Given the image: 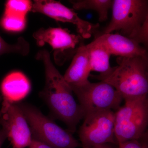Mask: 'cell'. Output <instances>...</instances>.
<instances>
[{
    "mask_svg": "<svg viewBox=\"0 0 148 148\" xmlns=\"http://www.w3.org/2000/svg\"><path fill=\"white\" fill-rule=\"evenodd\" d=\"M36 58L42 61L45 70V85L39 93L40 97L47 104L54 117L64 122L69 131L74 133L84 118V111L74 98L73 90L64 76L53 65L49 52L40 50Z\"/></svg>",
    "mask_w": 148,
    "mask_h": 148,
    "instance_id": "obj_1",
    "label": "cell"
},
{
    "mask_svg": "<svg viewBox=\"0 0 148 148\" xmlns=\"http://www.w3.org/2000/svg\"><path fill=\"white\" fill-rule=\"evenodd\" d=\"M116 61L117 66L108 72L92 77L112 86L124 101L147 96V58L119 57Z\"/></svg>",
    "mask_w": 148,
    "mask_h": 148,
    "instance_id": "obj_2",
    "label": "cell"
},
{
    "mask_svg": "<svg viewBox=\"0 0 148 148\" xmlns=\"http://www.w3.org/2000/svg\"><path fill=\"white\" fill-rule=\"evenodd\" d=\"M18 104L28 122L32 139L53 148L82 147L71 132L58 126L35 106L26 103Z\"/></svg>",
    "mask_w": 148,
    "mask_h": 148,
    "instance_id": "obj_3",
    "label": "cell"
},
{
    "mask_svg": "<svg viewBox=\"0 0 148 148\" xmlns=\"http://www.w3.org/2000/svg\"><path fill=\"white\" fill-rule=\"evenodd\" d=\"M115 112V138L116 144L138 140L147 134L148 96L125 100Z\"/></svg>",
    "mask_w": 148,
    "mask_h": 148,
    "instance_id": "obj_4",
    "label": "cell"
},
{
    "mask_svg": "<svg viewBox=\"0 0 148 148\" xmlns=\"http://www.w3.org/2000/svg\"><path fill=\"white\" fill-rule=\"evenodd\" d=\"M110 22L103 34L114 31L130 38L148 19V1L146 0H114Z\"/></svg>",
    "mask_w": 148,
    "mask_h": 148,
    "instance_id": "obj_5",
    "label": "cell"
},
{
    "mask_svg": "<svg viewBox=\"0 0 148 148\" xmlns=\"http://www.w3.org/2000/svg\"><path fill=\"white\" fill-rule=\"evenodd\" d=\"M78 131L83 148H93L108 143L116 144L115 138V112L99 111L85 115Z\"/></svg>",
    "mask_w": 148,
    "mask_h": 148,
    "instance_id": "obj_6",
    "label": "cell"
},
{
    "mask_svg": "<svg viewBox=\"0 0 148 148\" xmlns=\"http://www.w3.org/2000/svg\"><path fill=\"white\" fill-rule=\"evenodd\" d=\"M71 88L76 95L85 114L99 111L117 110L123 101L119 92L104 82H89Z\"/></svg>",
    "mask_w": 148,
    "mask_h": 148,
    "instance_id": "obj_7",
    "label": "cell"
},
{
    "mask_svg": "<svg viewBox=\"0 0 148 148\" xmlns=\"http://www.w3.org/2000/svg\"><path fill=\"white\" fill-rule=\"evenodd\" d=\"M0 124L13 148H25L32 143V132L18 103L3 99L0 110Z\"/></svg>",
    "mask_w": 148,
    "mask_h": 148,
    "instance_id": "obj_8",
    "label": "cell"
},
{
    "mask_svg": "<svg viewBox=\"0 0 148 148\" xmlns=\"http://www.w3.org/2000/svg\"><path fill=\"white\" fill-rule=\"evenodd\" d=\"M37 45L45 44L55 51L54 59L58 65H62L71 56H74L83 38L79 34H71L68 29L60 27L40 28L33 34Z\"/></svg>",
    "mask_w": 148,
    "mask_h": 148,
    "instance_id": "obj_9",
    "label": "cell"
},
{
    "mask_svg": "<svg viewBox=\"0 0 148 148\" xmlns=\"http://www.w3.org/2000/svg\"><path fill=\"white\" fill-rule=\"evenodd\" d=\"M31 11L42 14L56 21L74 24L83 38H90L99 26V24L84 20L73 10L54 0H35L32 2Z\"/></svg>",
    "mask_w": 148,
    "mask_h": 148,
    "instance_id": "obj_10",
    "label": "cell"
},
{
    "mask_svg": "<svg viewBox=\"0 0 148 148\" xmlns=\"http://www.w3.org/2000/svg\"><path fill=\"white\" fill-rule=\"evenodd\" d=\"M95 39L103 43L111 55L120 57L142 56L147 58V50L134 40L121 34H103Z\"/></svg>",
    "mask_w": 148,
    "mask_h": 148,
    "instance_id": "obj_11",
    "label": "cell"
},
{
    "mask_svg": "<svg viewBox=\"0 0 148 148\" xmlns=\"http://www.w3.org/2000/svg\"><path fill=\"white\" fill-rule=\"evenodd\" d=\"M91 71L87 45L82 43L74 54L64 78L71 88L81 86L90 82L88 77Z\"/></svg>",
    "mask_w": 148,
    "mask_h": 148,
    "instance_id": "obj_12",
    "label": "cell"
},
{
    "mask_svg": "<svg viewBox=\"0 0 148 148\" xmlns=\"http://www.w3.org/2000/svg\"><path fill=\"white\" fill-rule=\"evenodd\" d=\"M27 77L20 72H12L3 79L1 86L3 99L17 103L27 97L31 90Z\"/></svg>",
    "mask_w": 148,
    "mask_h": 148,
    "instance_id": "obj_13",
    "label": "cell"
},
{
    "mask_svg": "<svg viewBox=\"0 0 148 148\" xmlns=\"http://www.w3.org/2000/svg\"><path fill=\"white\" fill-rule=\"evenodd\" d=\"M88 57L91 71L106 73L111 70L110 51L106 46L95 39L87 44Z\"/></svg>",
    "mask_w": 148,
    "mask_h": 148,
    "instance_id": "obj_14",
    "label": "cell"
},
{
    "mask_svg": "<svg viewBox=\"0 0 148 148\" xmlns=\"http://www.w3.org/2000/svg\"><path fill=\"white\" fill-rule=\"evenodd\" d=\"M73 7L76 10H88L98 13L99 21L103 22L108 18L109 11L112 8V0H77L70 1Z\"/></svg>",
    "mask_w": 148,
    "mask_h": 148,
    "instance_id": "obj_15",
    "label": "cell"
},
{
    "mask_svg": "<svg viewBox=\"0 0 148 148\" xmlns=\"http://www.w3.org/2000/svg\"><path fill=\"white\" fill-rule=\"evenodd\" d=\"M30 51V45L23 37L18 38L16 43L11 45L5 41L0 36V56L6 53H16L27 55Z\"/></svg>",
    "mask_w": 148,
    "mask_h": 148,
    "instance_id": "obj_16",
    "label": "cell"
},
{
    "mask_svg": "<svg viewBox=\"0 0 148 148\" xmlns=\"http://www.w3.org/2000/svg\"><path fill=\"white\" fill-rule=\"evenodd\" d=\"M32 2L27 0H9L6 3L4 14L26 17L31 11Z\"/></svg>",
    "mask_w": 148,
    "mask_h": 148,
    "instance_id": "obj_17",
    "label": "cell"
},
{
    "mask_svg": "<svg viewBox=\"0 0 148 148\" xmlns=\"http://www.w3.org/2000/svg\"><path fill=\"white\" fill-rule=\"evenodd\" d=\"M26 17L14 15L3 14L1 20V25L6 31L19 32L26 27Z\"/></svg>",
    "mask_w": 148,
    "mask_h": 148,
    "instance_id": "obj_18",
    "label": "cell"
},
{
    "mask_svg": "<svg viewBox=\"0 0 148 148\" xmlns=\"http://www.w3.org/2000/svg\"><path fill=\"white\" fill-rule=\"evenodd\" d=\"M136 42L147 45L148 42V19H147L130 38Z\"/></svg>",
    "mask_w": 148,
    "mask_h": 148,
    "instance_id": "obj_19",
    "label": "cell"
},
{
    "mask_svg": "<svg viewBox=\"0 0 148 148\" xmlns=\"http://www.w3.org/2000/svg\"><path fill=\"white\" fill-rule=\"evenodd\" d=\"M118 145L119 148H148V134L141 139L129 140Z\"/></svg>",
    "mask_w": 148,
    "mask_h": 148,
    "instance_id": "obj_20",
    "label": "cell"
},
{
    "mask_svg": "<svg viewBox=\"0 0 148 148\" xmlns=\"http://www.w3.org/2000/svg\"><path fill=\"white\" fill-rule=\"evenodd\" d=\"M29 148H53L45 145L41 142L32 139V143L29 146Z\"/></svg>",
    "mask_w": 148,
    "mask_h": 148,
    "instance_id": "obj_21",
    "label": "cell"
},
{
    "mask_svg": "<svg viewBox=\"0 0 148 148\" xmlns=\"http://www.w3.org/2000/svg\"><path fill=\"white\" fill-rule=\"evenodd\" d=\"M7 138V136L5 132L3 130V129H0V148L1 147L3 143Z\"/></svg>",
    "mask_w": 148,
    "mask_h": 148,
    "instance_id": "obj_22",
    "label": "cell"
},
{
    "mask_svg": "<svg viewBox=\"0 0 148 148\" xmlns=\"http://www.w3.org/2000/svg\"><path fill=\"white\" fill-rule=\"evenodd\" d=\"M93 148H112L108 145V144L107 145H100L95 147Z\"/></svg>",
    "mask_w": 148,
    "mask_h": 148,
    "instance_id": "obj_23",
    "label": "cell"
},
{
    "mask_svg": "<svg viewBox=\"0 0 148 148\" xmlns=\"http://www.w3.org/2000/svg\"><path fill=\"white\" fill-rule=\"evenodd\" d=\"M2 99V98L1 96H0V102L1 101Z\"/></svg>",
    "mask_w": 148,
    "mask_h": 148,
    "instance_id": "obj_24",
    "label": "cell"
}]
</instances>
